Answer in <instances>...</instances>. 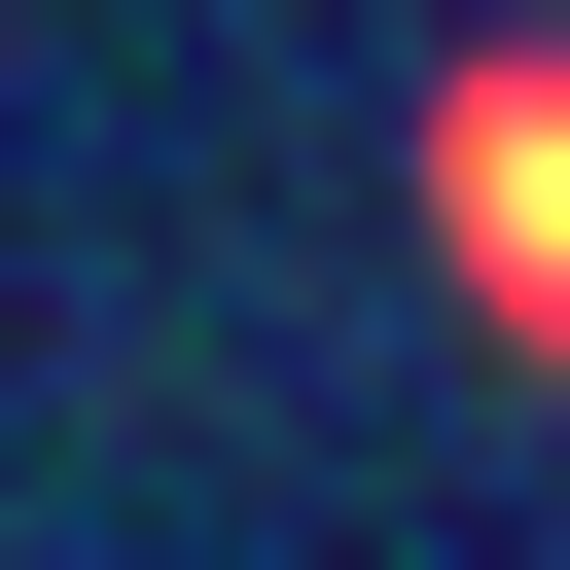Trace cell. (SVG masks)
Here are the masks:
<instances>
[{"mask_svg":"<svg viewBox=\"0 0 570 570\" xmlns=\"http://www.w3.org/2000/svg\"><path fill=\"white\" fill-rule=\"evenodd\" d=\"M428 214H463V285L570 356V71H463V107H428Z\"/></svg>","mask_w":570,"mask_h":570,"instance_id":"cell-1","label":"cell"}]
</instances>
